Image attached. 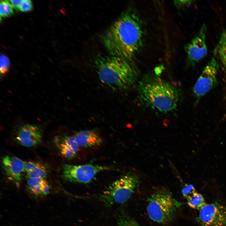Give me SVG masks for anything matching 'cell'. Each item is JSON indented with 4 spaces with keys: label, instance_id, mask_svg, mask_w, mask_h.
<instances>
[{
    "label": "cell",
    "instance_id": "6da1fadb",
    "mask_svg": "<svg viewBox=\"0 0 226 226\" xmlns=\"http://www.w3.org/2000/svg\"><path fill=\"white\" fill-rule=\"evenodd\" d=\"M143 31L141 19L134 10L125 11L108 29L103 42L111 56L129 60L142 44Z\"/></svg>",
    "mask_w": 226,
    "mask_h": 226
},
{
    "label": "cell",
    "instance_id": "7a4b0ae2",
    "mask_svg": "<svg viewBox=\"0 0 226 226\" xmlns=\"http://www.w3.org/2000/svg\"><path fill=\"white\" fill-rule=\"evenodd\" d=\"M137 91L140 104L163 113L175 110L181 100L178 88L155 75H144L139 82Z\"/></svg>",
    "mask_w": 226,
    "mask_h": 226
},
{
    "label": "cell",
    "instance_id": "3957f363",
    "mask_svg": "<svg viewBox=\"0 0 226 226\" xmlns=\"http://www.w3.org/2000/svg\"><path fill=\"white\" fill-rule=\"evenodd\" d=\"M94 63L99 79L112 90H127L137 82L138 71L130 60L111 56L97 58Z\"/></svg>",
    "mask_w": 226,
    "mask_h": 226
},
{
    "label": "cell",
    "instance_id": "277c9868",
    "mask_svg": "<svg viewBox=\"0 0 226 226\" xmlns=\"http://www.w3.org/2000/svg\"><path fill=\"white\" fill-rule=\"evenodd\" d=\"M147 211L149 217L159 223L168 222L173 217L178 203L168 191L160 189L154 192L148 200Z\"/></svg>",
    "mask_w": 226,
    "mask_h": 226
},
{
    "label": "cell",
    "instance_id": "5b68a950",
    "mask_svg": "<svg viewBox=\"0 0 226 226\" xmlns=\"http://www.w3.org/2000/svg\"><path fill=\"white\" fill-rule=\"evenodd\" d=\"M138 182V177L134 174L122 177L113 182L103 192L102 200L107 206L125 202L134 192Z\"/></svg>",
    "mask_w": 226,
    "mask_h": 226
},
{
    "label": "cell",
    "instance_id": "8992f818",
    "mask_svg": "<svg viewBox=\"0 0 226 226\" xmlns=\"http://www.w3.org/2000/svg\"><path fill=\"white\" fill-rule=\"evenodd\" d=\"M111 168L106 166L86 164L79 165L64 164L62 177L70 182L87 183L90 182L98 173Z\"/></svg>",
    "mask_w": 226,
    "mask_h": 226
},
{
    "label": "cell",
    "instance_id": "52a82bcc",
    "mask_svg": "<svg viewBox=\"0 0 226 226\" xmlns=\"http://www.w3.org/2000/svg\"><path fill=\"white\" fill-rule=\"evenodd\" d=\"M216 57L213 56L204 68L193 88L194 95L197 100L204 95L217 83L216 75L219 64Z\"/></svg>",
    "mask_w": 226,
    "mask_h": 226
},
{
    "label": "cell",
    "instance_id": "ba28073f",
    "mask_svg": "<svg viewBox=\"0 0 226 226\" xmlns=\"http://www.w3.org/2000/svg\"><path fill=\"white\" fill-rule=\"evenodd\" d=\"M207 27L203 24L198 33L186 46V51L188 66H193L207 55V48L206 42Z\"/></svg>",
    "mask_w": 226,
    "mask_h": 226
},
{
    "label": "cell",
    "instance_id": "9c48e42d",
    "mask_svg": "<svg viewBox=\"0 0 226 226\" xmlns=\"http://www.w3.org/2000/svg\"><path fill=\"white\" fill-rule=\"evenodd\" d=\"M199 211V220L203 226H226V208L223 205L206 204Z\"/></svg>",
    "mask_w": 226,
    "mask_h": 226
},
{
    "label": "cell",
    "instance_id": "30bf717a",
    "mask_svg": "<svg viewBox=\"0 0 226 226\" xmlns=\"http://www.w3.org/2000/svg\"><path fill=\"white\" fill-rule=\"evenodd\" d=\"M42 134L37 126L30 124L21 126L17 133L16 139L21 145L31 147L39 144L42 141Z\"/></svg>",
    "mask_w": 226,
    "mask_h": 226
},
{
    "label": "cell",
    "instance_id": "8fae6325",
    "mask_svg": "<svg viewBox=\"0 0 226 226\" xmlns=\"http://www.w3.org/2000/svg\"><path fill=\"white\" fill-rule=\"evenodd\" d=\"M25 162L13 156H5L2 160L3 167L8 178L16 183H20L25 170Z\"/></svg>",
    "mask_w": 226,
    "mask_h": 226
},
{
    "label": "cell",
    "instance_id": "7c38bea8",
    "mask_svg": "<svg viewBox=\"0 0 226 226\" xmlns=\"http://www.w3.org/2000/svg\"><path fill=\"white\" fill-rule=\"evenodd\" d=\"M54 142L62 155L68 159H72L76 155L79 149L74 136H56Z\"/></svg>",
    "mask_w": 226,
    "mask_h": 226
},
{
    "label": "cell",
    "instance_id": "4fadbf2b",
    "mask_svg": "<svg viewBox=\"0 0 226 226\" xmlns=\"http://www.w3.org/2000/svg\"><path fill=\"white\" fill-rule=\"evenodd\" d=\"M79 147H91L100 145L102 140L98 133L93 130L80 131L74 136Z\"/></svg>",
    "mask_w": 226,
    "mask_h": 226
},
{
    "label": "cell",
    "instance_id": "5bb4252c",
    "mask_svg": "<svg viewBox=\"0 0 226 226\" xmlns=\"http://www.w3.org/2000/svg\"><path fill=\"white\" fill-rule=\"evenodd\" d=\"M26 186L28 192L35 197L46 195L51 190L50 185L43 178H28Z\"/></svg>",
    "mask_w": 226,
    "mask_h": 226
},
{
    "label": "cell",
    "instance_id": "9a60e30c",
    "mask_svg": "<svg viewBox=\"0 0 226 226\" xmlns=\"http://www.w3.org/2000/svg\"><path fill=\"white\" fill-rule=\"evenodd\" d=\"M214 55L218 57L226 71V29L223 30L221 33Z\"/></svg>",
    "mask_w": 226,
    "mask_h": 226
},
{
    "label": "cell",
    "instance_id": "2e32d148",
    "mask_svg": "<svg viewBox=\"0 0 226 226\" xmlns=\"http://www.w3.org/2000/svg\"><path fill=\"white\" fill-rule=\"evenodd\" d=\"M47 170L43 164L37 162L35 167L31 171L27 173L26 177L44 179L47 176Z\"/></svg>",
    "mask_w": 226,
    "mask_h": 226
},
{
    "label": "cell",
    "instance_id": "e0dca14e",
    "mask_svg": "<svg viewBox=\"0 0 226 226\" xmlns=\"http://www.w3.org/2000/svg\"><path fill=\"white\" fill-rule=\"evenodd\" d=\"M187 200V204L190 207L197 210H200L206 204L202 196L197 192Z\"/></svg>",
    "mask_w": 226,
    "mask_h": 226
},
{
    "label": "cell",
    "instance_id": "ac0fdd59",
    "mask_svg": "<svg viewBox=\"0 0 226 226\" xmlns=\"http://www.w3.org/2000/svg\"><path fill=\"white\" fill-rule=\"evenodd\" d=\"M13 7L9 1L1 0L0 14L1 17H8L14 13Z\"/></svg>",
    "mask_w": 226,
    "mask_h": 226
},
{
    "label": "cell",
    "instance_id": "d6986e66",
    "mask_svg": "<svg viewBox=\"0 0 226 226\" xmlns=\"http://www.w3.org/2000/svg\"><path fill=\"white\" fill-rule=\"evenodd\" d=\"M10 67V61L5 55L1 54L0 56V72L1 74L4 75L8 73Z\"/></svg>",
    "mask_w": 226,
    "mask_h": 226
},
{
    "label": "cell",
    "instance_id": "ffe728a7",
    "mask_svg": "<svg viewBox=\"0 0 226 226\" xmlns=\"http://www.w3.org/2000/svg\"><path fill=\"white\" fill-rule=\"evenodd\" d=\"M196 192L194 186L192 185H186L182 191L183 196L187 200L190 198Z\"/></svg>",
    "mask_w": 226,
    "mask_h": 226
},
{
    "label": "cell",
    "instance_id": "44dd1931",
    "mask_svg": "<svg viewBox=\"0 0 226 226\" xmlns=\"http://www.w3.org/2000/svg\"><path fill=\"white\" fill-rule=\"evenodd\" d=\"M33 8L32 3L30 0H23L19 6V10L23 12L31 11Z\"/></svg>",
    "mask_w": 226,
    "mask_h": 226
},
{
    "label": "cell",
    "instance_id": "7402d4cb",
    "mask_svg": "<svg viewBox=\"0 0 226 226\" xmlns=\"http://www.w3.org/2000/svg\"><path fill=\"white\" fill-rule=\"evenodd\" d=\"M117 226H141L133 220L123 219H121Z\"/></svg>",
    "mask_w": 226,
    "mask_h": 226
},
{
    "label": "cell",
    "instance_id": "603a6c76",
    "mask_svg": "<svg viewBox=\"0 0 226 226\" xmlns=\"http://www.w3.org/2000/svg\"><path fill=\"white\" fill-rule=\"evenodd\" d=\"M9 1L12 4L13 7L16 10H18L19 9V8L22 0H9Z\"/></svg>",
    "mask_w": 226,
    "mask_h": 226
}]
</instances>
